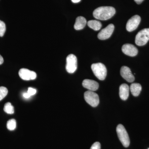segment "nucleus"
Listing matches in <instances>:
<instances>
[{
  "instance_id": "10",
  "label": "nucleus",
  "mask_w": 149,
  "mask_h": 149,
  "mask_svg": "<svg viewBox=\"0 0 149 149\" xmlns=\"http://www.w3.org/2000/svg\"><path fill=\"white\" fill-rule=\"evenodd\" d=\"M122 51L123 53L130 56H135L138 53L137 48L131 44H126L123 45L122 46Z\"/></svg>"
},
{
  "instance_id": "23",
  "label": "nucleus",
  "mask_w": 149,
  "mask_h": 149,
  "mask_svg": "<svg viewBox=\"0 0 149 149\" xmlns=\"http://www.w3.org/2000/svg\"><path fill=\"white\" fill-rule=\"evenodd\" d=\"M23 96L26 99L29 98L31 97V96L29 95V94H28V93H24L23 95Z\"/></svg>"
},
{
  "instance_id": "21",
  "label": "nucleus",
  "mask_w": 149,
  "mask_h": 149,
  "mask_svg": "<svg viewBox=\"0 0 149 149\" xmlns=\"http://www.w3.org/2000/svg\"><path fill=\"white\" fill-rule=\"evenodd\" d=\"M27 93L29 94V95L32 96L34 95L36 93H37V90L36 89H34L32 88H28V91H27Z\"/></svg>"
},
{
  "instance_id": "4",
  "label": "nucleus",
  "mask_w": 149,
  "mask_h": 149,
  "mask_svg": "<svg viewBox=\"0 0 149 149\" xmlns=\"http://www.w3.org/2000/svg\"><path fill=\"white\" fill-rule=\"evenodd\" d=\"M149 40V29L146 28L139 32L136 37L135 42L139 46L145 45Z\"/></svg>"
},
{
  "instance_id": "5",
  "label": "nucleus",
  "mask_w": 149,
  "mask_h": 149,
  "mask_svg": "<svg viewBox=\"0 0 149 149\" xmlns=\"http://www.w3.org/2000/svg\"><path fill=\"white\" fill-rule=\"evenodd\" d=\"M84 98L85 101L94 107L97 106L100 102L98 95L93 91H89L85 92L84 93Z\"/></svg>"
},
{
  "instance_id": "12",
  "label": "nucleus",
  "mask_w": 149,
  "mask_h": 149,
  "mask_svg": "<svg viewBox=\"0 0 149 149\" xmlns=\"http://www.w3.org/2000/svg\"><path fill=\"white\" fill-rule=\"evenodd\" d=\"M82 85L83 87L91 91H97L99 87L97 82L90 79H85L83 80Z\"/></svg>"
},
{
  "instance_id": "15",
  "label": "nucleus",
  "mask_w": 149,
  "mask_h": 149,
  "mask_svg": "<svg viewBox=\"0 0 149 149\" xmlns=\"http://www.w3.org/2000/svg\"><path fill=\"white\" fill-rule=\"evenodd\" d=\"M130 89L133 95L137 97L141 93L142 86L139 83H133L130 85Z\"/></svg>"
},
{
  "instance_id": "19",
  "label": "nucleus",
  "mask_w": 149,
  "mask_h": 149,
  "mask_svg": "<svg viewBox=\"0 0 149 149\" xmlns=\"http://www.w3.org/2000/svg\"><path fill=\"white\" fill-rule=\"evenodd\" d=\"M8 93V91L6 87L3 86L0 87V101L5 97L7 95Z\"/></svg>"
},
{
  "instance_id": "13",
  "label": "nucleus",
  "mask_w": 149,
  "mask_h": 149,
  "mask_svg": "<svg viewBox=\"0 0 149 149\" xmlns=\"http://www.w3.org/2000/svg\"><path fill=\"white\" fill-rule=\"evenodd\" d=\"M129 95V88L128 85L123 84L119 88V96L120 99L123 100H126Z\"/></svg>"
},
{
  "instance_id": "24",
  "label": "nucleus",
  "mask_w": 149,
  "mask_h": 149,
  "mask_svg": "<svg viewBox=\"0 0 149 149\" xmlns=\"http://www.w3.org/2000/svg\"><path fill=\"white\" fill-rule=\"evenodd\" d=\"M134 1H135L136 2L137 4H140L142 3V2H143L144 0H134Z\"/></svg>"
},
{
  "instance_id": "6",
  "label": "nucleus",
  "mask_w": 149,
  "mask_h": 149,
  "mask_svg": "<svg viewBox=\"0 0 149 149\" xmlns=\"http://www.w3.org/2000/svg\"><path fill=\"white\" fill-rule=\"evenodd\" d=\"M77 68V58L74 54H70L67 57L66 70L70 73H74Z\"/></svg>"
},
{
  "instance_id": "28",
  "label": "nucleus",
  "mask_w": 149,
  "mask_h": 149,
  "mask_svg": "<svg viewBox=\"0 0 149 149\" xmlns=\"http://www.w3.org/2000/svg\"></svg>"
},
{
  "instance_id": "18",
  "label": "nucleus",
  "mask_w": 149,
  "mask_h": 149,
  "mask_svg": "<svg viewBox=\"0 0 149 149\" xmlns=\"http://www.w3.org/2000/svg\"><path fill=\"white\" fill-rule=\"evenodd\" d=\"M16 127V120L14 119H10L7 123V128L9 130H13Z\"/></svg>"
},
{
  "instance_id": "27",
  "label": "nucleus",
  "mask_w": 149,
  "mask_h": 149,
  "mask_svg": "<svg viewBox=\"0 0 149 149\" xmlns=\"http://www.w3.org/2000/svg\"></svg>"
},
{
  "instance_id": "26",
  "label": "nucleus",
  "mask_w": 149,
  "mask_h": 149,
  "mask_svg": "<svg viewBox=\"0 0 149 149\" xmlns=\"http://www.w3.org/2000/svg\"><path fill=\"white\" fill-rule=\"evenodd\" d=\"M71 1H72V2L74 3H77L80 2V1H81V0H71Z\"/></svg>"
},
{
  "instance_id": "14",
  "label": "nucleus",
  "mask_w": 149,
  "mask_h": 149,
  "mask_svg": "<svg viewBox=\"0 0 149 149\" xmlns=\"http://www.w3.org/2000/svg\"><path fill=\"white\" fill-rule=\"evenodd\" d=\"M87 24V20L85 17L82 16H79L76 18L74 28L76 30H79L83 29Z\"/></svg>"
},
{
  "instance_id": "7",
  "label": "nucleus",
  "mask_w": 149,
  "mask_h": 149,
  "mask_svg": "<svg viewBox=\"0 0 149 149\" xmlns=\"http://www.w3.org/2000/svg\"><path fill=\"white\" fill-rule=\"evenodd\" d=\"M141 21V18L138 15L132 17L128 20L126 25V28L128 32H132L137 29Z\"/></svg>"
},
{
  "instance_id": "2",
  "label": "nucleus",
  "mask_w": 149,
  "mask_h": 149,
  "mask_svg": "<svg viewBox=\"0 0 149 149\" xmlns=\"http://www.w3.org/2000/svg\"><path fill=\"white\" fill-rule=\"evenodd\" d=\"M93 73L98 79L103 80L105 79L107 74V70L104 65L101 63H94L91 65Z\"/></svg>"
},
{
  "instance_id": "8",
  "label": "nucleus",
  "mask_w": 149,
  "mask_h": 149,
  "mask_svg": "<svg viewBox=\"0 0 149 149\" xmlns=\"http://www.w3.org/2000/svg\"><path fill=\"white\" fill-rule=\"evenodd\" d=\"M19 75L22 79L24 80H35L37 77L36 72L26 68H21L19 70Z\"/></svg>"
},
{
  "instance_id": "11",
  "label": "nucleus",
  "mask_w": 149,
  "mask_h": 149,
  "mask_svg": "<svg viewBox=\"0 0 149 149\" xmlns=\"http://www.w3.org/2000/svg\"><path fill=\"white\" fill-rule=\"evenodd\" d=\"M120 73L121 76L129 83H132L135 80L134 75L130 68L127 66H122L120 69Z\"/></svg>"
},
{
  "instance_id": "22",
  "label": "nucleus",
  "mask_w": 149,
  "mask_h": 149,
  "mask_svg": "<svg viewBox=\"0 0 149 149\" xmlns=\"http://www.w3.org/2000/svg\"><path fill=\"white\" fill-rule=\"evenodd\" d=\"M91 149H101L100 143L99 142H95L92 145Z\"/></svg>"
},
{
  "instance_id": "17",
  "label": "nucleus",
  "mask_w": 149,
  "mask_h": 149,
  "mask_svg": "<svg viewBox=\"0 0 149 149\" xmlns=\"http://www.w3.org/2000/svg\"><path fill=\"white\" fill-rule=\"evenodd\" d=\"M4 111L8 114H13L14 112V109L13 106L12 105L10 102L6 103L5 104L3 109Z\"/></svg>"
},
{
  "instance_id": "3",
  "label": "nucleus",
  "mask_w": 149,
  "mask_h": 149,
  "mask_svg": "<svg viewBox=\"0 0 149 149\" xmlns=\"http://www.w3.org/2000/svg\"><path fill=\"white\" fill-rule=\"evenodd\" d=\"M118 136L123 146L127 148L130 145V141L129 136L123 125L119 124L116 128Z\"/></svg>"
},
{
  "instance_id": "1",
  "label": "nucleus",
  "mask_w": 149,
  "mask_h": 149,
  "mask_svg": "<svg viewBox=\"0 0 149 149\" xmlns=\"http://www.w3.org/2000/svg\"><path fill=\"white\" fill-rule=\"evenodd\" d=\"M115 13V9L113 7L102 6L96 9L93 15L97 19L105 20L111 18Z\"/></svg>"
},
{
  "instance_id": "16",
  "label": "nucleus",
  "mask_w": 149,
  "mask_h": 149,
  "mask_svg": "<svg viewBox=\"0 0 149 149\" xmlns=\"http://www.w3.org/2000/svg\"><path fill=\"white\" fill-rule=\"evenodd\" d=\"M88 27L95 31H98L101 28L102 24L100 21L96 20H91L88 22Z\"/></svg>"
},
{
  "instance_id": "25",
  "label": "nucleus",
  "mask_w": 149,
  "mask_h": 149,
  "mask_svg": "<svg viewBox=\"0 0 149 149\" xmlns=\"http://www.w3.org/2000/svg\"><path fill=\"white\" fill-rule=\"evenodd\" d=\"M3 63V58L0 55V65L2 64Z\"/></svg>"
},
{
  "instance_id": "9",
  "label": "nucleus",
  "mask_w": 149,
  "mask_h": 149,
  "mask_svg": "<svg viewBox=\"0 0 149 149\" xmlns=\"http://www.w3.org/2000/svg\"><path fill=\"white\" fill-rule=\"evenodd\" d=\"M114 29V25L112 24H109L100 32L98 35V38L101 40L109 39L111 36Z\"/></svg>"
},
{
  "instance_id": "20",
  "label": "nucleus",
  "mask_w": 149,
  "mask_h": 149,
  "mask_svg": "<svg viewBox=\"0 0 149 149\" xmlns=\"http://www.w3.org/2000/svg\"><path fill=\"white\" fill-rule=\"evenodd\" d=\"M6 31V24L4 22L0 20V37H3Z\"/></svg>"
}]
</instances>
